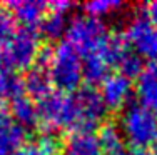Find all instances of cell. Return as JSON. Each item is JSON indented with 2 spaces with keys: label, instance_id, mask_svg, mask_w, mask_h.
<instances>
[{
  "label": "cell",
  "instance_id": "6da1fadb",
  "mask_svg": "<svg viewBox=\"0 0 157 155\" xmlns=\"http://www.w3.org/2000/svg\"><path fill=\"white\" fill-rule=\"evenodd\" d=\"M119 130L122 138L134 149H147L157 140V115L132 100L124 107Z\"/></svg>",
  "mask_w": 157,
  "mask_h": 155
},
{
  "label": "cell",
  "instance_id": "7a4b0ae2",
  "mask_svg": "<svg viewBox=\"0 0 157 155\" xmlns=\"http://www.w3.org/2000/svg\"><path fill=\"white\" fill-rule=\"evenodd\" d=\"M48 75L52 85L59 92H75L82 82V57L67 42H62L52 50L48 64Z\"/></svg>",
  "mask_w": 157,
  "mask_h": 155
},
{
  "label": "cell",
  "instance_id": "3957f363",
  "mask_svg": "<svg viewBox=\"0 0 157 155\" xmlns=\"http://www.w3.org/2000/svg\"><path fill=\"white\" fill-rule=\"evenodd\" d=\"M74 100V128L72 132H92L107 117L105 102L94 85L78 87L72 94Z\"/></svg>",
  "mask_w": 157,
  "mask_h": 155
},
{
  "label": "cell",
  "instance_id": "277c9868",
  "mask_svg": "<svg viewBox=\"0 0 157 155\" xmlns=\"http://www.w3.org/2000/svg\"><path fill=\"white\" fill-rule=\"evenodd\" d=\"M109 34L100 18L87 13H78L69 20L65 30V42L80 54V57L94 52Z\"/></svg>",
  "mask_w": 157,
  "mask_h": 155
},
{
  "label": "cell",
  "instance_id": "5b68a950",
  "mask_svg": "<svg viewBox=\"0 0 157 155\" xmlns=\"http://www.w3.org/2000/svg\"><path fill=\"white\" fill-rule=\"evenodd\" d=\"M39 124L44 125V132H57L59 128H74V100L72 95L63 92H54L37 102Z\"/></svg>",
  "mask_w": 157,
  "mask_h": 155
},
{
  "label": "cell",
  "instance_id": "8992f818",
  "mask_svg": "<svg viewBox=\"0 0 157 155\" xmlns=\"http://www.w3.org/2000/svg\"><path fill=\"white\" fill-rule=\"evenodd\" d=\"M124 37L129 47L142 58L151 62L157 60V28L147 18L145 12L134 13L127 22Z\"/></svg>",
  "mask_w": 157,
  "mask_h": 155
},
{
  "label": "cell",
  "instance_id": "52a82bcc",
  "mask_svg": "<svg viewBox=\"0 0 157 155\" xmlns=\"http://www.w3.org/2000/svg\"><path fill=\"white\" fill-rule=\"evenodd\" d=\"M40 50V34L33 27L18 25L10 45L12 68H30L35 64V58Z\"/></svg>",
  "mask_w": 157,
  "mask_h": 155
},
{
  "label": "cell",
  "instance_id": "ba28073f",
  "mask_svg": "<svg viewBox=\"0 0 157 155\" xmlns=\"http://www.w3.org/2000/svg\"><path fill=\"white\" fill-rule=\"evenodd\" d=\"M132 80L122 73H110L100 83V95L107 109L119 110L132 102Z\"/></svg>",
  "mask_w": 157,
  "mask_h": 155
},
{
  "label": "cell",
  "instance_id": "9c48e42d",
  "mask_svg": "<svg viewBox=\"0 0 157 155\" xmlns=\"http://www.w3.org/2000/svg\"><path fill=\"white\" fill-rule=\"evenodd\" d=\"M70 2H54L48 3V12L45 13V17L42 18V22L39 24L37 30L39 34H42L44 37L50 40L60 39L65 35L67 25H69V10L72 9Z\"/></svg>",
  "mask_w": 157,
  "mask_h": 155
},
{
  "label": "cell",
  "instance_id": "30bf717a",
  "mask_svg": "<svg viewBox=\"0 0 157 155\" xmlns=\"http://www.w3.org/2000/svg\"><path fill=\"white\" fill-rule=\"evenodd\" d=\"M25 130L13 122L10 112L0 103V155H12L25 145Z\"/></svg>",
  "mask_w": 157,
  "mask_h": 155
},
{
  "label": "cell",
  "instance_id": "8fae6325",
  "mask_svg": "<svg viewBox=\"0 0 157 155\" xmlns=\"http://www.w3.org/2000/svg\"><path fill=\"white\" fill-rule=\"evenodd\" d=\"M7 9L17 24L37 28L48 12V3L40 0H15L7 3Z\"/></svg>",
  "mask_w": 157,
  "mask_h": 155
},
{
  "label": "cell",
  "instance_id": "7c38bea8",
  "mask_svg": "<svg viewBox=\"0 0 157 155\" xmlns=\"http://www.w3.org/2000/svg\"><path fill=\"white\" fill-rule=\"evenodd\" d=\"M136 92L139 97V103L157 115V60L144 65L142 72L137 77Z\"/></svg>",
  "mask_w": 157,
  "mask_h": 155
},
{
  "label": "cell",
  "instance_id": "4fadbf2b",
  "mask_svg": "<svg viewBox=\"0 0 157 155\" xmlns=\"http://www.w3.org/2000/svg\"><path fill=\"white\" fill-rule=\"evenodd\" d=\"M24 87H25V94H29L27 97H30L33 102L35 100L39 102L40 98H44L45 95L50 94L54 85H52L48 70L33 64L29 68L27 75L24 77Z\"/></svg>",
  "mask_w": 157,
  "mask_h": 155
},
{
  "label": "cell",
  "instance_id": "5bb4252c",
  "mask_svg": "<svg viewBox=\"0 0 157 155\" xmlns=\"http://www.w3.org/2000/svg\"><path fill=\"white\" fill-rule=\"evenodd\" d=\"M65 155H102V147L94 132H72L63 145Z\"/></svg>",
  "mask_w": 157,
  "mask_h": 155
},
{
  "label": "cell",
  "instance_id": "9a60e30c",
  "mask_svg": "<svg viewBox=\"0 0 157 155\" xmlns=\"http://www.w3.org/2000/svg\"><path fill=\"white\" fill-rule=\"evenodd\" d=\"M10 117L15 124H18L24 130L35 128L39 125V112H37V103L27 95L15 98L10 102Z\"/></svg>",
  "mask_w": 157,
  "mask_h": 155
},
{
  "label": "cell",
  "instance_id": "2e32d148",
  "mask_svg": "<svg viewBox=\"0 0 157 155\" xmlns=\"http://www.w3.org/2000/svg\"><path fill=\"white\" fill-rule=\"evenodd\" d=\"M18 24L9 12H0V72L12 68L10 58V45Z\"/></svg>",
  "mask_w": 157,
  "mask_h": 155
},
{
  "label": "cell",
  "instance_id": "e0dca14e",
  "mask_svg": "<svg viewBox=\"0 0 157 155\" xmlns=\"http://www.w3.org/2000/svg\"><path fill=\"white\" fill-rule=\"evenodd\" d=\"M110 64L99 52H90L82 57V77L89 82V85L102 83L105 77L110 75Z\"/></svg>",
  "mask_w": 157,
  "mask_h": 155
},
{
  "label": "cell",
  "instance_id": "ac0fdd59",
  "mask_svg": "<svg viewBox=\"0 0 157 155\" xmlns=\"http://www.w3.org/2000/svg\"><path fill=\"white\" fill-rule=\"evenodd\" d=\"M25 95L24 77L17 70H3L0 72V103L13 102L15 98Z\"/></svg>",
  "mask_w": 157,
  "mask_h": 155
},
{
  "label": "cell",
  "instance_id": "d6986e66",
  "mask_svg": "<svg viewBox=\"0 0 157 155\" xmlns=\"http://www.w3.org/2000/svg\"><path fill=\"white\" fill-rule=\"evenodd\" d=\"M97 138H99V143L102 147V152L105 153H112V152H119L122 149V143H124V138H122V134L119 130L117 125L114 124H102V127L99 128V134H95Z\"/></svg>",
  "mask_w": 157,
  "mask_h": 155
},
{
  "label": "cell",
  "instance_id": "ffe728a7",
  "mask_svg": "<svg viewBox=\"0 0 157 155\" xmlns=\"http://www.w3.org/2000/svg\"><path fill=\"white\" fill-rule=\"evenodd\" d=\"M122 7H124V3L117 2V0H94V2L84 3L82 9H84V13L102 20V17L114 15V13L119 12Z\"/></svg>",
  "mask_w": 157,
  "mask_h": 155
},
{
  "label": "cell",
  "instance_id": "44dd1931",
  "mask_svg": "<svg viewBox=\"0 0 157 155\" xmlns=\"http://www.w3.org/2000/svg\"><path fill=\"white\" fill-rule=\"evenodd\" d=\"M117 68L121 70L119 73H122L127 79L132 80L134 77H139V73L142 72V68H144V58H142L139 54H136L132 49H129L121 57V60H119V64H117Z\"/></svg>",
  "mask_w": 157,
  "mask_h": 155
},
{
  "label": "cell",
  "instance_id": "7402d4cb",
  "mask_svg": "<svg viewBox=\"0 0 157 155\" xmlns=\"http://www.w3.org/2000/svg\"><path fill=\"white\" fill-rule=\"evenodd\" d=\"M12 155H48L47 152H44L37 143H30V145H22L17 152H13Z\"/></svg>",
  "mask_w": 157,
  "mask_h": 155
},
{
  "label": "cell",
  "instance_id": "603a6c76",
  "mask_svg": "<svg viewBox=\"0 0 157 155\" xmlns=\"http://www.w3.org/2000/svg\"><path fill=\"white\" fill-rule=\"evenodd\" d=\"M145 15L152 22V25L157 28V2H152L149 5H145Z\"/></svg>",
  "mask_w": 157,
  "mask_h": 155
},
{
  "label": "cell",
  "instance_id": "cb8c5ba5",
  "mask_svg": "<svg viewBox=\"0 0 157 155\" xmlns=\"http://www.w3.org/2000/svg\"><path fill=\"white\" fill-rule=\"evenodd\" d=\"M129 155H151V152H147L145 149H134Z\"/></svg>",
  "mask_w": 157,
  "mask_h": 155
},
{
  "label": "cell",
  "instance_id": "d4e9b609",
  "mask_svg": "<svg viewBox=\"0 0 157 155\" xmlns=\"http://www.w3.org/2000/svg\"><path fill=\"white\" fill-rule=\"evenodd\" d=\"M105 155H129V152H125V150H119V152H112V153H105Z\"/></svg>",
  "mask_w": 157,
  "mask_h": 155
},
{
  "label": "cell",
  "instance_id": "484cf974",
  "mask_svg": "<svg viewBox=\"0 0 157 155\" xmlns=\"http://www.w3.org/2000/svg\"><path fill=\"white\" fill-rule=\"evenodd\" d=\"M152 152H151V155H157V140H155V142L154 143H152Z\"/></svg>",
  "mask_w": 157,
  "mask_h": 155
}]
</instances>
